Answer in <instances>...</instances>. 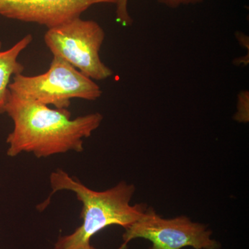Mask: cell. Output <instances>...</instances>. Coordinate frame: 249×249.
<instances>
[{
  "mask_svg": "<svg viewBox=\"0 0 249 249\" xmlns=\"http://www.w3.org/2000/svg\"><path fill=\"white\" fill-rule=\"evenodd\" d=\"M32 41V35L27 34L11 48L5 51L1 49L2 44L0 41V114L5 113L11 78L21 74L24 70V67L18 61V58Z\"/></svg>",
  "mask_w": 249,
  "mask_h": 249,
  "instance_id": "cell-7",
  "label": "cell"
},
{
  "mask_svg": "<svg viewBox=\"0 0 249 249\" xmlns=\"http://www.w3.org/2000/svg\"><path fill=\"white\" fill-rule=\"evenodd\" d=\"M5 112L14 124L6 139V154L11 157L22 152L46 158L70 151L83 152V140L91 135L103 119L98 112L71 119L67 109H52L10 90Z\"/></svg>",
  "mask_w": 249,
  "mask_h": 249,
  "instance_id": "cell-1",
  "label": "cell"
},
{
  "mask_svg": "<svg viewBox=\"0 0 249 249\" xmlns=\"http://www.w3.org/2000/svg\"><path fill=\"white\" fill-rule=\"evenodd\" d=\"M118 0H0V16L50 28L70 22L91 6Z\"/></svg>",
  "mask_w": 249,
  "mask_h": 249,
  "instance_id": "cell-6",
  "label": "cell"
},
{
  "mask_svg": "<svg viewBox=\"0 0 249 249\" xmlns=\"http://www.w3.org/2000/svg\"><path fill=\"white\" fill-rule=\"evenodd\" d=\"M49 180L52 193L39 210L45 209L49 205V198L61 191L73 192L83 204L81 225L70 235L59 237L54 249H87L91 245V237L98 232L112 225L127 229L137 222L148 208L145 204H131L136 188L125 181L106 191H95L61 169L52 172Z\"/></svg>",
  "mask_w": 249,
  "mask_h": 249,
  "instance_id": "cell-2",
  "label": "cell"
},
{
  "mask_svg": "<svg viewBox=\"0 0 249 249\" xmlns=\"http://www.w3.org/2000/svg\"><path fill=\"white\" fill-rule=\"evenodd\" d=\"M105 36L98 22L78 18L48 29L44 40L53 56L65 60L93 80H102L113 74L100 58Z\"/></svg>",
  "mask_w": 249,
  "mask_h": 249,
  "instance_id": "cell-4",
  "label": "cell"
},
{
  "mask_svg": "<svg viewBox=\"0 0 249 249\" xmlns=\"http://www.w3.org/2000/svg\"><path fill=\"white\" fill-rule=\"evenodd\" d=\"M212 235L207 225L193 222L186 215L165 219L152 208H147L137 222L124 229L121 249L136 239L150 241V249H221L220 242Z\"/></svg>",
  "mask_w": 249,
  "mask_h": 249,
  "instance_id": "cell-5",
  "label": "cell"
},
{
  "mask_svg": "<svg viewBox=\"0 0 249 249\" xmlns=\"http://www.w3.org/2000/svg\"><path fill=\"white\" fill-rule=\"evenodd\" d=\"M160 4L165 5L172 9H176L182 5L197 4L203 0H157ZM127 1L128 0H118L116 4V19L123 26L127 27L132 24V18L127 11Z\"/></svg>",
  "mask_w": 249,
  "mask_h": 249,
  "instance_id": "cell-8",
  "label": "cell"
},
{
  "mask_svg": "<svg viewBox=\"0 0 249 249\" xmlns=\"http://www.w3.org/2000/svg\"><path fill=\"white\" fill-rule=\"evenodd\" d=\"M85 249H98L95 248V247H93V246L90 245L89 247H88V248Z\"/></svg>",
  "mask_w": 249,
  "mask_h": 249,
  "instance_id": "cell-9",
  "label": "cell"
},
{
  "mask_svg": "<svg viewBox=\"0 0 249 249\" xmlns=\"http://www.w3.org/2000/svg\"><path fill=\"white\" fill-rule=\"evenodd\" d=\"M9 89L19 96L57 109H67L73 98L96 101L102 95L101 88L92 79L55 56L48 71L34 76L16 75Z\"/></svg>",
  "mask_w": 249,
  "mask_h": 249,
  "instance_id": "cell-3",
  "label": "cell"
}]
</instances>
